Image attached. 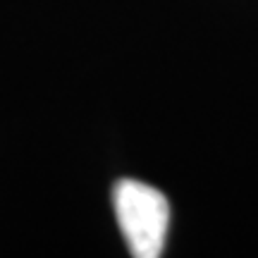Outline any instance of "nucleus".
<instances>
[{
    "label": "nucleus",
    "instance_id": "f257e3e1",
    "mask_svg": "<svg viewBox=\"0 0 258 258\" xmlns=\"http://www.w3.org/2000/svg\"><path fill=\"white\" fill-rule=\"evenodd\" d=\"M112 208L120 232L134 258H158L170 227V203L165 194L139 179H117Z\"/></svg>",
    "mask_w": 258,
    "mask_h": 258
}]
</instances>
